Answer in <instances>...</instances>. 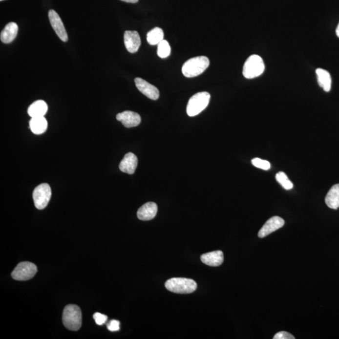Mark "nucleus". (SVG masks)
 <instances>
[{"mask_svg": "<svg viewBox=\"0 0 339 339\" xmlns=\"http://www.w3.org/2000/svg\"><path fill=\"white\" fill-rule=\"evenodd\" d=\"M158 211L157 205L154 202H149L143 205L138 209L137 212V217L142 221H149L153 219L157 215Z\"/></svg>", "mask_w": 339, "mask_h": 339, "instance_id": "obj_13", "label": "nucleus"}, {"mask_svg": "<svg viewBox=\"0 0 339 339\" xmlns=\"http://www.w3.org/2000/svg\"><path fill=\"white\" fill-rule=\"evenodd\" d=\"M37 268L35 264L25 261L20 263L12 273V277L18 281H26L32 278L37 274Z\"/></svg>", "mask_w": 339, "mask_h": 339, "instance_id": "obj_7", "label": "nucleus"}, {"mask_svg": "<svg viewBox=\"0 0 339 339\" xmlns=\"http://www.w3.org/2000/svg\"><path fill=\"white\" fill-rule=\"evenodd\" d=\"M51 188L47 184H42L35 189L33 192L35 208L42 210L47 207L51 198Z\"/></svg>", "mask_w": 339, "mask_h": 339, "instance_id": "obj_6", "label": "nucleus"}, {"mask_svg": "<svg viewBox=\"0 0 339 339\" xmlns=\"http://www.w3.org/2000/svg\"><path fill=\"white\" fill-rule=\"evenodd\" d=\"M164 38V31L159 27L154 28L147 34V41L149 45H158Z\"/></svg>", "mask_w": 339, "mask_h": 339, "instance_id": "obj_21", "label": "nucleus"}, {"mask_svg": "<svg viewBox=\"0 0 339 339\" xmlns=\"http://www.w3.org/2000/svg\"><path fill=\"white\" fill-rule=\"evenodd\" d=\"M265 65L263 59L257 55L248 57L243 66V74L246 79H254L263 74Z\"/></svg>", "mask_w": 339, "mask_h": 339, "instance_id": "obj_4", "label": "nucleus"}, {"mask_svg": "<svg viewBox=\"0 0 339 339\" xmlns=\"http://www.w3.org/2000/svg\"><path fill=\"white\" fill-rule=\"evenodd\" d=\"M124 42L127 51L131 54L137 52L141 45L140 37L136 31H126L124 34Z\"/></svg>", "mask_w": 339, "mask_h": 339, "instance_id": "obj_11", "label": "nucleus"}, {"mask_svg": "<svg viewBox=\"0 0 339 339\" xmlns=\"http://www.w3.org/2000/svg\"><path fill=\"white\" fill-rule=\"evenodd\" d=\"M93 318L94 320H95L97 324L99 325H102L104 324V323H105L107 320V317L106 316L100 313L94 314Z\"/></svg>", "mask_w": 339, "mask_h": 339, "instance_id": "obj_25", "label": "nucleus"}, {"mask_svg": "<svg viewBox=\"0 0 339 339\" xmlns=\"http://www.w3.org/2000/svg\"><path fill=\"white\" fill-rule=\"evenodd\" d=\"M64 325L70 331H77L82 325V312L76 305L66 306L63 315Z\"/></svg>", "mask_w": 339, "mask_h": 339, "instance_id": "obj_2", "label": "nucleus"}, {"mask_svg": "<svg viewBox=\"0 0 339 339\" xmlns=\"http://www.w3.org/2000/svg\"><path fill=\"white\" fill-rule=\"evenodd\" d=\"M19 26L15 22H10L5 26L4 29L2 30L0 39L2 42L4 43H10L14 41L16 38Z\"/></svg>", "mask_w": 339, "mask_h": 339, "instance_id": "obj_16", "label": "nucleus"}, {"mask_svg": "<svg viewBox=\"0 0 339 339\" xmlns=\"http://www.w3.org/2000/svg\"><path fill=\"white\" fill-rule=\"evenodd\" d=\"M48 18H49L50 23L51 24L53 29L56 32L57 36L62 41H68V35L66 32L64 25L63 21L59 17L58 13L54 10H50L48 12Z\"/></svg>", "mask_w": 339, "mask_h": 339, "instance_id": "obj_8", "label": "nucleus"}, {"mask_svg": "<svg viewBox=\"0 0 339 339\" xmlns=\"http://www.w3.org/2000/svg\"><path fill=\"white\" fill-rule=\"evenodd\" d=\"M47 111V103L43 100H38L30 106L28 109V113L31 118L43 117Z\"/></svg>", "mask_w": 339, "mask_h": 339, "instance_id": "obj_17", "label": "nucleus"}, {"mask_svg": "<svg viewBox=\"0 0 339 339\" xmlns=\"http://www.w3.org/2000/svg\"><path fill=\"white\" fill-rule=\"evenodd\" d=\"M252 163L253 166L256 168L264 170H268L271 168L270 163L266 160L260 159L259 158H254L252 160Z\"/></svg>", "mask_w": 339, "mask_h": 339, "instance_id": "obj_24", "label": "nucleus"}, {"mask_svg": "<svg viewBox=\"0 0 339 339\" xmlns=\"http://www.w3.org/2000/svg\"><path fill=\"white\" fill-rule=\"evenodd\" d=\"M166 287L175 294H188L195 292L197 285L194 280L184 278H173L167 280Z\"/></svg>", "mask_w": 339, "mask_h": 339, "instance_id": "obj_3", "label": "nucleus"}, {"mask_svg": "<svg viewBox=\"0 0 339 339\" xmlns=\"http://www.w3.org/2000/svg\"><path fill=\"white\" fill-rule=\"evenodd\" d=\"M202 263L210 266H219L224 261V254L221 251H215L202 254L200 257Z\"/></svg>", "mask_w": 339, "mask_h": 339, "instance_id": "obj_15", "label": "nucleus"}, {"mask_svg": "<svg viewBox=\"0 0 339 339\" xmlns=\"http://www.w3.org/2000/svg\"><path fill=\"white\" fill-rule=\"evenodd\" d=\"M210 61L207 57H193L186 62L183 65L182 72L186 78H195L202 74L208 69Z\"/></svg>", "mask_w": 339, "mask_h": 339, "instance_id": "obj_1", "label": "nucleus"}, {"mask_svg": "<svg viewBox=\"0 0 339 339\" xmlns=\"http://www.w3.org/2000/svg\"><path fill=\"white\" fill-rule=\"evenodd\" d=\"M0 1H3V0H0Z\"/></svg>", "mask_w": 339, "mask_h": 339, "instance_id": "obj_30", "label": "nucleus"}, {"mask_svg": "<svg viewBox=\"0 0 339 339\" xmlns=\"http://www.w3.org/2000/svg\"><path fill=\"white\" fill-rule=\"evenodd\" d=\"M296 338L287 332L281 331L275 334L274 339H295Z\"/></svg>", "mask_w": 339, "mask_h": 339, "instance_id": "obj_26", "label": "nucleus"}, {"mask_svg": "<svg viewBox=\"0 0 339 339\" xmlns=\"http://www.w3.org/2000/svg\"><path fill=\"white\" fill-rule=\"evenodd\" d=\"M336 32L337 36H338L339 38V23L338 24V26H337Z\"/></svg>", "mask_w": 339, "mask_h": 339, "instance_id": "obj_29", "label": "nucleus"}, {"mask_svg": "<svg viewBox=\"0 0 339 339\" xmlns=\"http://www.w3.org/2000/svg\"><path fill=\"white\" fill-rule=\"evenodd\" d=\"M116 119L122 123L123 126L126 127H132L138 126L141 123V117L139 114L135 112L125 111L118 113Z\"/></svg>", "mask_w": 339, "mask_h": 339, "instance_id": "obj_12", "label": "nucleus"}, {"mask_svg": "<svg viewBox=\"0 0 339 339\" xmlns=\"http://www.w3.org/2000/svg\"><path fill=\"white\" fill-rule=\"evenodd\" d=\"M316 74L319 85L323 88L325 92L331 91L332 78L329 72L326 70L318 68L316 70Z\"/></svg>", "mask_w": 339, "mask_h": 339, "instance_id": "obj_18", "label": "nucleus"}, {"mask_svg": "<svg viewBox=\"0 0 339 339\" xmlns=\"http://www.w3.org/2000/svg\"><path fill=\"white\" fill-rule=\"evenodd\" d=\"M275 177H276V181L286 190H291L293 187H294V184L290 181L289 178L287 177V174L283 172V171H279V172L276 173Z\"/></svg>", "mask_w": 339, "mask_h": 339, "instance_id": "obj_22", "label": "nucleus"}, {"mask_svg": "<svg viewBox=\"0 0 339 339\" xmlns=\"http://www.w3.org/2000/svg\"><path fill=\"white\" fill-rule=\"evenodd\" d=\"M135 83L137 89L147 98L152 100H157L159 98L160 92L153 85L140 78H136Z\"/></svg>", "mask_w": 339, "mask_h": 339, "instance_id": "obj_9", "label": "nucleus"}, {"mask_svg": "<svg viewBox=\"0 0 339 339\" xmlns=\"http://www.w3.org/2000/svg\"><path fill=\"white\" fill-rule=\"evenodd\" d=\"M138 166V158L135 154L128 153L125 155V157L120 164V170L123 172L128 174L135 173Z\"/></svg>", "mask_w": 339, "mask_h": 339, "instance_id": "obj_14", "label": "nucleus"}, {"mask_svg": "<svg viewBox=\"0 0 339 339\" xmlns=\"http://www.w3.org/2000/svg\"><path fill=\"white\" fill-rule=\"evenodd\" d=\"M170 46L166 40H163L161 42L158 44L157 54L160 58H167L170 55Z\"/></svg>", "mask_w": 339, "mask_h": 339, "instance_id": "obj_23", "label": "nucleus"}, {"mask_svg": "<svg viewBox=\"0 0 339 339\" xmlns=\"http://www.w3.org/2000/svg\"><path fill=\"white\" fill-rule=\"evenodd\" d=\"M29 124L31 131L35 135H41L47 129V121L44 118V116L43 117L32 118Z\"/></svg>", "mask_w": 339, "mask_h": 339, "instance_id": "obj_19", "label": "nucleus"}, {"mask_svg": "<svg viewBox=\"0 0 339 339\" xmlns=\"http://www.w3.org/2000/svg\"><path fill=\"white\" fill-rule=\"evenodd\" d=\"M325 204L329 208L338 209L339 208V184L334 185L325 197Z\"/></svg>", "mask_w": 339, "mask_h": 339, "instance_id": "obj_20", "label": "nucleus"}, {"mask_svg": "<svg viewBox=\"0 0 339 339\" xmlns=\"http://www.w3.org/2000/svg\"><path fill=\"white\" fill-rule=\"evenodd\" d=\"M107 329L111 332L118 331L120 330V322L118 320H111L107 324Z\"/></svg>", "mask_w": 339, "mask_h": 339, "instance_id": "obj_27", "label": "nucleus"}, {"mask_svg": "<svg viewBox=\"0 0 339 339\" xmlns=\"http://www.w3.org/2000/svg\"><path fill=\"white\" fill-rule=\"evenodd\" d=\"M122 1L127 2V3H136L139 0H122Z\"/></svg>", "mask_w": 339, "mask_h": 339, "instance_id": "obj_28", "label": "nucleus"}, {"mask_svg": "<svg viewBox=\"0 0 339 339\" xmlns=\"http://www.w3.org/2000/svg\"><path fill=\"white\" fill-rule=\"evenodd\" d=\"M284 224H285V221L280 217L274 216L270 218L259 230L258 237L260 238H263V237L270 234L271 233L282 228Z\"/></svg>", "mask_w": 339, "mask_h": 339, "instance_id": "obj_10", "label": "nucleus"}, {"mask_svg": "<svg viewBox=\"0 0 339 339\" xmlns=\"http://www.w3.org/2000/svg\"><path fill=\"white\" fill-rule=\"evenodd\" d=\"M211 95L208 92H200L191 96L187 106V113L191 117L197 116L208 107Z\"/></svg>", "mask_w": 339, "mask_h": 339, "instance_id": "obj_5", "label": "nucleus"}]
</instances>
